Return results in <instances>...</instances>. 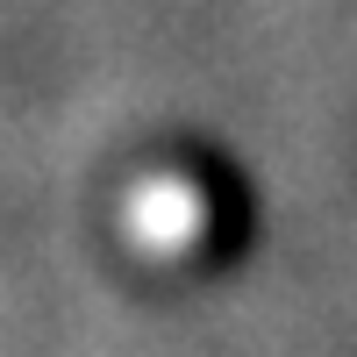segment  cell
I'll return each instance as SVG.
<instances>
[{
  "mask_svg": "<svg viewBox=\"0 0 357 357\" xmlns=\"http://www.w3.org/2000/svg\"><path fill=\"white\" fill-rule=\"evenodd\" d=\"M207 207H215V178L193 172V165H172V172H151V178H136V193H129V236H136V250H186V243H207Z\"/></svg>",
  "mask_w": 357,
  "mask_h": 357,
  "instance_id": "6da1fadb",
  "label": "cell"
}]
</instances>
